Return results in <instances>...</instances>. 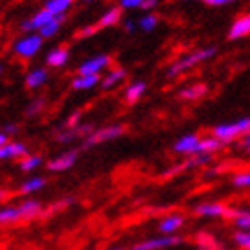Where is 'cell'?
Here are the masks:
<instances>
[{
    "mask_svg": "<svg viewBox=\"0 0 250 250\" xmlns=\"http://www.w3.org/2000/svg\"><path fill=\"white\" fill-rule=\"evenodd\" d=\"M213 161V156H209V154H198V156H193L189 161H188L186 168L189 167H200V165H208V163Z\"/></svg>",
    "mask_w": 250,
    "mask_h": 250,
    "instance_id": "obj_29",
    "label": "cell"
},
{
    "mask_svg": "<svg viewBox=\"0 0 250 250\" xmlns=\"http://www.w3.org/2000/svg\"><path fill=\"white\" fill-rule=\"evenodd\" d=\"M81 118V111H75L70 118H68V122H66V127L68 129H75V125H77V120Z\"/></svg>",
    "mask_w": 250,
    "mask_h": 250,
    "instance_id": "obj_36",
    "label": "cell"
},
{
    "mask_svg": "<svg viewBox=\"0 0 250 250\" xmlns=\"http://www.w3.org/2000/svg\"><path fill=\"white\" fill-rule=\"evenodd\" d=\"M157 23H159V18H157L156 15H145L138 20V29H141V31H145V32H150L156 29Z\"/></svg>",
    "mask_w": 250,
    "mask_h": 250,
    "instance_id": "obj_27",
    "label": "cell"
},
{
    "mask_svg": "<svg viewBox=\"0 0 250 250\" xmlns=\"http://www.w3.org/2000/svg\"><path fill=\"white\" fill-rule=\"evenodd\" d=\"M43 163V159L40 156H27L23 161L20 163V168L23 172H32L34 168H38Z\"/></svg>",
    "mask_w": 250,
    "mask_h": 250,
    "instance_id": "obj_28",
    "label": "cell"
},
{
    "mask_svg": "<svg viewBox=\"0 0 250 250\" xmlns=\"http://www.w3.org/2000/svg\"><path fill=\"white\" fill-rule=\"evenodd\" d=\"M198 141L200 140H198L195 134H188V136H184V138H181V140L173 145V150L181 152V154H191L193 156V152H195V148H197Z\"/></svg>",
    "mask_w": 250,
    "mask_h": 250,
    "instance_id": "obj_15",
    "label": "cell"
},
{
    "mask_svg": "<svg viewBox=\"0 0 250 250\" xmlns=\"http://www.w3.org/2000/svg\"><path fill=\"white\" fill-rule=\"evenodd\" d=\"M195 213L200 214V216H227L229 208L225 204H220V202H208L197 206Z\"/></svg>",
    "mask_w": 250,
    "mask_h": 250,
    "instance_id": "obj_9",
    "label": "cell"
},
{
    "mask_svg": "<svg viewBox=\"0 0 250 250\" xmlns=\"http://www.w3.org/2000/svg\"><path fill=\"white\" fill-rule=\"evenodd\" d=\"M42 43H43V38L40 34H29V36L21 38L20 42L15 43V54H18L20 58H34L38 54V50L42 48Z\"/></svg>",
    "mask_w": 250,
    "mask_h": 250,
    "instance_id": "obj_4",
    "label": "cell"
},
{
    "mask_svg": "<svg viewBox=\"0 0 250 250\" xmlns=\"http://www.w3.org/2000/svg\"><path fill=\"white\" fill-rule=\"evenodd\" d=\"M230 0H206V5H213V7H222V5H230Z\"/></svg>",
    "mask_w": 250,
    "mask_h": 250,
    "instance_id": "obj_37",
    "label": "cell"
},
{
    "mask_svg": "<svg viewBox=\"0 0 250 250\" xmlns=\"http://www.w3.org/2000/svg\"><path fill=\"white\" fill-rule=\"evenodd\" d=\"M4 145H7V134H5L4 130H0V148Z\"/></svg>",
    "mask_w": 250,
    "mask_h": 250,
    "instance_id": "obj_41",
    "label": "cell"
},
{
    "mask_svg": "<svg viewBox=\"0 0 250 250\" xmlns=\"http://www.w3.org/2000/svg\"><path fill=\"white\" fill-rule=\"evenodd\" d=\"M99 83H100L99 75H79V77L73 79L72 88L73 89H91Z\"/></svg>",
    "mask_w": 250,
    "mask_h": 250,
    "instance_id": "obj_22",
    "label": "cell"
},
{
    "mask_svg": "<svg viewBox=\"0 0 250 250\" xmlns=\"http://www.w3.org/2000/svg\"><path fill=\"white\" fill-rule=\"evenodd\" d=\"M124 27H125V31L130 32V34H132V32H134L136 29H138V23H134V21H132V20H125Z\"/></svg>",
    "mask_w": 250,
    "mask_h": 250,
    "instance_id": "obj_38",
    "label": "cell"
},
{
    "mask_svg": "<svg viewBox=\"0 0 250 250\" xmlns=\"http://www.w3.org/2000/svg\"><path fill=\"white\" fill-rule=\"evenodd\" d=\"M227 218L234 220V224L243 229V232H250V209H229Z\"/></svg>",
    "mask_w": 250,
    "mask_h": 250,
    "instance_id": "obj_13",
    "label": "cell"
},
{
    "mask_svg": "<svg viewBox=\"0 0 250 250\" xmlns=\"http://www.w3.org/2000/svg\"><path fill=\"white\" fill-rule=\"evenodd\" d=\"M47 70H43V68H38V70H32L29 75H27L25 79V84H27V88H31V89H36L40 88L42 84L47 83Z\"/></svg>",
    "mask_w": 250,
    "mask_h": 250,
    "instance_id": "obj_17",
    "label": "cell"
},
{
    "mask_svg": "<svg viewBox=\"0 0 250 250\" xmlns=\"http://www.w3.org/2000/svg\"><path fill=\"white\" fill-rule=\"evenodd\" d=\"M125 77H127V72H125L124 68H116V70H113V72L107 73V77L102 79V88L104 89L113 88L115 84H118L120 81H124Z\"/></svg>",
    "mask_w": 250,
    "mask_h": 250,
    "instance_id": "obj_23",
    "label": "cell"
},
{
    "mask_svg": "<svg viewBox=\"0 0 250 250\" xmlns=\"http://www.w3.org/2000/svg\"><path fill=\"white\" fill-rule=\"evenodd\" d=\"M232 184H234L236 188H250V172H243V173L234 175Z\"/></svg>",
    "mask_w": 250,
    "mask_h": 250,
    "instance_id": "obj_31",
    "label": "cell"
},
{
    "mask_svg": "<svg viewBox=\"0 0 250 250\" xmlns=\"http://www.w3.org/2000/svg\"><path fill=\"white\" fill-rule=\"evenodd\" d=\"M181 241L183 240L179 236H161V238H152V240H146L143 243H138L130 250H165L173 245H179Z\"/></svg>",
    "mask_w": 250,
    "mask_h": 250,
    "instance_id": "obj_5",
    "label": "cell"
},
{
    "mask_svg": "<svg viewBox=\"0 0 250 250\" xmlns=\"http://www.w3.org/2000/svg\"><path fill=\"white\" fill-rule=\"evenodd\" d=\"M245 36H250V15L240 16L229 29V40H240Z\"/></svg>",
    "mask_w": 250,
    "mask_h": 250,
    "instance_id": "obj_10",
    "label": "cell"
},
{
    "mask_svg": "<svg viewBox=\"0 0 250 250\" xmlns=\"http://www.w3.org/2000/svg\"><path fill=\"white\" fill-rule=\"evenodd\" d=\"M62 20H64V16H56V18H52V20L48 21L47 25H45L42 31H40V36H42V38H52V36H56V34H58V31L61 29Z\"/></svg>",
    "mask_w": 250,
    "mask_h": 250,
    "instance_id": "obj_24",
    "label": "cell"
},
{
    "mask_svg": "<svg viewBox=\"0 0 250 250\" xmlns=\"http://www.w3.org/2000/svg\"><path fill=\"white\" fill-rule=\"evenodd\" d=\"M75 138H77V132H75V129H68V130H64V132H59V134H58L59 143H70V141L75 140Z\"/></svg>",
    "mask_w": 250,
    "mask_h": 250,
    "instance_id": "obj_33",
    "label": "cell"
},
{
    "mask_svg": "<svg viewBox=\"0 0 250 250\" xmlns=\"http://www.w3.org/2000/svg\"><path fill=\"white\" fill-rule=\"evenodd\" d=\"M70 59V52H68L66 48H54L52 52H48L47 56V64L48 66H54V68H59V66H64Z\"/></svg>",
    "mask_w": 250,
    "mask_h": 250,
    "instance_id": "obj_16",
    "label": "cell"
},
{
    "mask_svg": "<svg viewBox=\"0 0 250 250\" xmlns=\"http://www.w3.org/2000/svg\"><path fill=\"white\" fill-rule=\"evenodd\" d=\"M2 197H4V191H0V198H2Z\"/></svg>",
    "mask_w": 250,
    "mask_h": 250,
    "instance_id": "obj_42",
    "label": "cell"
},
{
    "mask_svg": "<svg viewBox=\"0 0 250 250\" xmlns=\"http://www.w3.org/2000/svg\"><path fill=\"white\" fill-rule=\"evenodd\" d=\"M122 9H136V7H143V0H122Z\"/></svg>",
    "mask_w": 250,
    "mask_h": 250,
    "instance_id": "obj_34",
    "label": "cell"
},
{
    "mask_svg": "<svg viewBox=\"0 0 250 250\" xmlns=\"http://www.w3.org/2000/svg\"><path fill=\"white\" fill-rule=\"evenodd\" d=\"M52 18H56V16L50 15L47 9H42V11H38V13L32 16V18H29L27 21H23V23H21V29H23V31H27V32L42 31L43 27L47 25V23L52 20Z\"/></svg>",
    "mask_w": 250,
    "mask_h": 250,
    "instance_id": "obj_8",
    "label": "cell"
},
{
    "mask_svg": "<svg viewBox=\"0 0 250 250\" xmlns=\"http://www.w3.org/2000/svg\"><path fill=\"white\" fill-rule=\"evenodd\" d=\"M27 146L23 143H7L0 148V161L2 159H16V157H27Z\"/></svg>",
    "mask_w": 250,
    "mask_h": 250,
    "instance_id": "obj_12",
    "label": "cell"
},
{
    "mask_svg": "<svg viewBox=\"0 0 250 250\" xmlns=\"http://www.w3.org/2000/svg\"><path fill=\"white\" fill-rule=\"evenodd\" d=\"M184 224V218L181 214H170V216H165L159 224V230L165 232L167 236H172L175 230Z\"/></svg>",
    "mask_w": 250,
    "mask_h": 250,
    "instance_id": "obj_14",
    "label": "cell"
},
{
    "mask_svg": "<svg viewBox=\"0 0 250 250\" xmlns=\"http://www.w3.org/2000/svg\"><path fill=\"white\" fill-rule=\"evenodd\" d=\"M100 27L99 25H89V27H84V29H81V31L77 32V38H89L93 36L95 32L99 31Z\"/></svg>",
    "mask_w": 250,
    "mask_h": 250,
    "instance_id": "obj_35",
    "label": "cell"
},
{
    "mask_svg": "<svg viewBox=\"0 0 250 250\" xmlns=\"http://www.w3.org/2000/svg\"><path fill=\"white\" fill-rule=\"evenodd\" d=\"M113 250H124V249H113Z\"/></svg>",
    "mask_w": 250,
    "mask_h": 250,
    "instance_id": "obj_43",
    "label": "cell"
},
{
    "mask_svg": "<svg viewBox=\"0 0 250 250\" xmlns=\"http://www.w3.org/2000/svg\"><path fill=\"white\" fill-rule=\"evenodd\" d=\"M77 156H79L77 150L64 152V154H61L59 157H56V159H52V161L48 163L47 168L50 172H66V170H70V168L75 165Z\"/></svg>",
    "mask_w": 250,
    "mask_h": 250,
    "instance_id": "obj_7",
    "label": "cell"
},
{
    "mask_svg": "<svg viewBox=\"0 0 250 250\" xmlns=\"http://www.w3.org/2000/svg\"><path fill=\"white\" fill-rule=\"evenodd\" d=\"M109 62H111V58L105 56V54L95 56V58L84 61L83 64L79 66V75H99Z\"/></svg>",
    "mask_w": 250,
    "mask_h": 250,
    "instance_id": "obj_6",
    "label": "cell"
},
{
    "mask_svg": "<svg viewBox=\"0 0 250 250\" xmlns=\"http://www.w3.org/2000/svg\"><path fill=\"white\" fill-rule=\"evenodd\" d=\"M240 145L243 146V148H245L247 152L250 150V134H247V136H243V138H241Z\"/></svg>",
    "mask_w": 250,
    "mask_h": 250,
    "instance_id": "obj_39",
    "label": "cell"
},
{
    "mask_svg": "<svg viewBox=\"0 0 250 250\" xmlns=\"http://www.w3.org/2000/svg\"><path fill=\"white\" fill-rule=\"evenodd\" d=\"M0 73H2V66H0Z\"/></svg>",
    "mask_w": 250,
    "mask_h": 250,
    "instance_id": "obj_44",
    "label": "cell"
},
{
    "mask_svg": "<svg viewBox=\"0 0 250 250\" xmlns=\"http://www.w3.org/2000/svg\"><path fill=\"white\" fill-rule=\"evenodd\" d=\"M249 152H250V150H249Z\"/></svg>",
    "mask_w": 250,
    "mask_h": 250,
    "instance_id": "obj_45",
    "label": "cell"
},
{
    "mask_svg": "<svg viewBox=\"0 0 250 250\" xmlns=\"http://www.w3.org/2000/svg\"><path fill=\"white\" fill-rule=\"evenodd\" d=\"M125 132V127L120 124L116 125H109V127H104V129H99L95 130L93 134L88 136L83 143V148H91L93 145H99V143H104V141H109V140H116V138H120L122 134Z\"/></svg>",
    "mask_w": 250,
    "mask_h": 250,
    "instance_id": "obj_3",
    "label": "cell"
},
{
    "mask_svg": "<svg viewBox=\"0 0 250 250\" xmlns=\"http://www.w3.org/2000/svg\"><path fill=\"white\" fill-rule=\"evenodd\" d=\"M18 220H23L21 208H4L0 209V224H15Z\"/></svg>",
    "mask_w": 250,
    "mask_h": 250,
    "instance_id": "obj_20",
    "label": "cell"
},
{
    "mask_svg": "<svg viewBox=\"0 0 250 250\" xmlns=\"http://www.w3.org/2000/svg\"><path fill=\"white\" fill-rule=\"evenodd\" d=\"M43 105H45V100H43V99H36L31 104V107H27V111H25L27 116H36L38 113H42Z\"/></svg>",
    "mask_w": 250,
    "mask_h": 250,
    "instance_id": "obj_32",
    "label": "cell"
},
{
    "mask_svg": "<svg viewBox=\"0 0 250 250\" xmlns=\"http://www.w3.org/2000/svg\"><path fill=\"white\" fill-rule=\"evenodd\" d=\"M224 141L216 140V138H206V140H200L198 141L197 148L193 152V156H198V154H209V156H213V152H218L224 148Z\"/></svg>",
    "mask_w": 250,
    "mask_h": 250,
    "instance_id": "obj_11",
    "label": "cell"
},
{
    "mask_svg": "<svg viewBox=\"0 0 250 250\" xmlns=\"http://www.w3.org/2000/svg\"><path fill=\"white\" fill-rule=\"evenodd\" d=\"M122 7H111L109 11H105L104 15L100 16V21H99V27H111L118 23L122 20Z\"/></svg>",
    "mask_w": 250,
    "mask_h": 250,
    "instance_id": "obj_21",
    "label": "cell"
},
{
    "mask_svg": "<svg viewBox=\"0 0 250 250\" xmlns=\"http://www.w3.org/2000/svg\"><path fill=\"white\" fill-rule=\"evenodd\" d=\"M72 5H73L72 0H50V2L45 4V9L54 16H64V13H66Z\"/></svg>",
    "mask_w": 250,
    "mask_h": 250,
    "instance_id": "obj_18",
    "label": "cell"
},
{
    "mask_svg": "<svg viewBox=\"0 0 250 250\" xmlns=\"http://www.w3.org/2000/svg\"><path fill=\"white\" fill-rule=\"evenodd\" d=\"M236 245L243 250H250V232H236L234 234Z\"/></svg>",
    "mask_w": 250,
    "mask_h": 250,
    "instance_id": "obj_30",
    "label": "cell"
},
{
    "mask_svg": "<svg viewBox=\"0 0 250 250\" xmlns=\"http://www.w3.org/2000/svg\"><path fill=\"white\" fill-rule=\"evenodd\" d=\"M206 91H208V88H206L204 84H195V86L184 88L183 91H181V97L186 100H197V99H200V97H204Z\"/></svg>",
    "mask_w": 250,
    "mask_h": 250,
    "instance_id": "obj_25",
    "label": "cell"
},
{
    "mask_svg": "<svg viewBox=\"0 0 250 250\" xmlns=\"http://www.w3.org/2000/svg\"><path fill=\"white\" fill-rule=\"evenodd\" d=\"M250 134V116H245L241 120L234 122V124H222L216 125L213 129V136L216 140L224 141L225 145L234 141L236 138H243V136Z\"/></svg>",
    "mask_w": 250,
    "mask_h": 250,
    "instance_id": "obj_1",
    "label": "cell"
},
{
    "mask_svg": "<svg viewBox=\"0 0 250 250\" xmlns=\"http://www.w3.org/2000/svg\"><path fill=\"white\" fill-rule=\"evenodd\" d=\"M4 132L7 136H9V134H16V132H18V127H16V125H5Z\"/></svg>",
    "mask_w": 250,
    "mask_h": 250,
    "instance_id": "obj_40",
    "label": "cell"
},
{
    "mask_svg": "<svg viewBox=\"0 0 250 250\" xmlns=\"http://www.w3.org/2000/svg\"><path fill=\"white\" fill-rule=\"evenodd\" d=\"M214 54H216V48L208 47V48H202V50H197V52L189 54V56H184V58H181L177 62H173L172 66H170V70H168V77H177V75H181V73L188 72L189 68L197 66L198 62L211 59Z\"/></svg>",
    "mask_w": 250,
    "mask_h": 250,
    "instance_id": "obj_2",
    "label": "cell"
},
{
    "mask_svg": "<svg viewBox=\"0 0 250 250\" xmlns=\"http://www.w3.org/2000/svg\"><path fill=\"white\" fill-rule=\"evenodd\" d=\"M145 89H146L145 83H132L129 88L125 89V100H127L129 104H136V102L143 97Z\"/></svg>",
    "mask_w": 250,
    "mask_h": 250,
    "instance_id": "obj_19",
    "label": "cell"
},
{
    "mask_svg": "<svg viewBox=\"0 0 250 250\" xmlns=\"http://www.w3.org/2000/svg\"><path fill=\"white\" fill-rule=\"evenodd\" d=\"M45 184H47V181H45L43 177H32V179H29L27 183L21 184L20 191L25 193V195H29V193H36V191H40L42 188H45Z\"/></svg>",
    "mask_w": 250,
    "mask_h": 250,
    "instance_id": "obj_26",
    "label": "cell"
}]
</instances>
